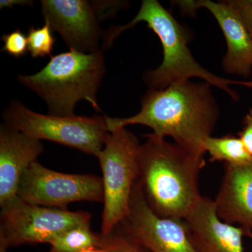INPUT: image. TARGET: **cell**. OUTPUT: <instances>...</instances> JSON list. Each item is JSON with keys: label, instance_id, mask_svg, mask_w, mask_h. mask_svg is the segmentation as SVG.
Segmentation results:
<instances>
[{"label": "cell", "instance_id": "cell-23", "mask_svg": "<svg viewBox=\"0 0 252 252\" xmlns=\"http://www.w3.org/2000/svg\"><path fill=\"white\" fill-rule=\"evenodd\" d=\"M33 4L32 1L29 0H1L0 1V9L5 8H13L16 5H31Z\"/></svg>", "mask_w": 252, "mask_h": 252}, {"label": "cell", "instance_id": "cell-25", "mask_svg": "<svg viewBox=\"0 0 252 252\" xmlns=\"http://www.w3.org/2000/svg\"><path fill=\"white\" fill-rule=\"evenodd\" d=\"M7 247L2 242H0V252H7Z\"/></svg>", "mask_w": 252, "mask_h": 252}, {"label": "cell", "instance_id": "cell-15", "mask_svg": "<svg viewBox=\"0 0 252 252\" xmlns=\"http://www.w3.org/2000/svg\"><path fill=\"white\" fill-rule=\"evenodd\" d=\"M205 152L209 154L210 161L224 162L225 164L247 163L251 161L252 157L241 140L233 135L207 137L203 142Z\"/></svg>", "mask_w": 252, "mask_h": 252}, {"label": "cell", "instance_id": "cell-10", "mask_svg": "<svg viewBox=\"0 0 252 252\" xmlns=\"http://www.w3.org/2000/svg\"><path fill=\"white\" fill-rule=\"evenodd\" d=\"M41 11L53 32H56L69 50L83 54L101 51L103 31L91 1L86 0H43Z\"/></svg>", "mask_w": 252, "mask_h": 252}, {"label": "cell", "instance_id": "cell-14", "mask_svg": "<svg viewBox=\"0 0 252 252\" xmlns=\"http://www.w3.org/2000/svg\"><path fill=\"white\" fill-rule=\"evenodd\" d=\"M219 217L252 233V160L247 163L225 164V172L216 198Z\"/></svg>", "mask_w": 252, "mask_h": 252}, {"label": "cell", "instance_id": "cell-9", "mask_svg": "<svg viewBox=\"0 0 252 252\" xmlns=\"http://www.w3.org/2000/svg\"><path fill=\"white\" fill-rule=\"evenodd\" d=\"M118 226L151 252H197L185 220L164 218L154 213L146 202L137 180L128 213Z\"/></svg>", "mask_w": 252, "mask_h": 252}, {"label": "cell", "instance_id": "cell-24", "mask_svg": "<svg viewBox=\"0 0 252 252\" xmlns=\"http://www.w3.org/2000/svg\"><path fill=\"white\" fill-rule=\"evenodd\" d=\"M79 252H109L107 249L104 248H92L83 250Z\"/></svg>", "mask_w": 252, "mask_h": 252}, {"label": "cell", "instance_id": "cell-4", "mask_svg": "<svg viewBox=\"0 0 252 252\" xmlns=\"http://www.w3.org/2000/svg\"><path fill=\"white\" fill-rule=\"evenodd\" d=\"M105 71L103 51L83 54L69 51L51 56L39 72L18 75V81L45 101L50 115L73 117L81 100L102 112L97 93Z\"/></svg>", "mask_w": 252, "mask_h": 252}, {"label": "cell", "instance_id": "cell-1", "mask_svg": "<svg viewBox=\"0 0 252 252\" xmlns=\"http://www.w3.org/2000/svg\"><path fill=\"white\" fill-rule=\"evenodd\" d=\"M211 84L190 80L177 83L164 90L149 89L132 117L105 115L109 132L129 125L150 127L154 135L172 137L174 142L192 153L204 156V141L212 136L220 118V107Z\"/></svg>", "mask_w": 252, "mask_h": 252}, {"label": "cell", "instance_id": "cell-17", "mask_svg": "<svg viewBox=\"0 0 252 252\" xmlns=\"http://www.w3.org/2000/svg\"><path fill=\"white\" fill-rule=\"evenodd\" d=\"M28 51L33 59L51 56L56 38L49 23L45 21L43 27L30 28L28 33Z\"/></svg>", "mask_w": 252, "mask_h": 252}, {"label": "cell", "instance_id": "cell-8", "mask_svg": "<svg viewBox=\"0 0 252 252\" xmlns=\"http://www.w3.org/2000/svg\"><path fill=\"white\" fill-rule=\"evenodd\" d=\"M17 195L34 205L67 209L68 204L74 202L103 203V184L102 177L62 173L36 160L21 177Z\"/></svg>", "mask_w": 252, "mask_h": 252}, {"label": "cell", "instance_id": "cell-7", "mask_svg": "<svg viewBox=\"0 0 252 252\" xmlns=\"http://www.w3.org/2000/svg\"><path fill=\"white\" fill-rule=\"evenodd\" d=\"M91 214L40 206L18 197L1 207L0 242L8 248L30 244L51 243L74 227L91 225Z\"/></svg>", "mask_w": 252, "mask_h": 252}, {"label": "cell", "instance_id": "cell-13", "mask_svg": "<svg viewBox=\"0 0 252 252\" xmlns=\"http://www.w3.org/2000/svg\"><path fill=\"white\" fill-rule=\"evenodd\" d=\"M44 152L41 140L0 126V207L17 197L21 177Z\"/></svg>", "mask_w": 252, "mask_h": 252}, {"label": "cell", "instance_id": "cell-19", "mask_svg": "<svg viewBox=\"0 0 252 252\" xmlns=\"http://www.w3.org/2000/svg\"><path fill=\"white\" fill-rule=\"evenodd\" d=\"M4 42L1 51L19 59L27 54L28 51V38L20 29L15 30L9 34L1 36Z\"/></svg>", "mask_w": 252, "mask_h": 252}, {"label": "cell", "instance_id": "cell-21", "mask_svg": "<svg viewBox=\"0 0 252 252\" xmlns=\"http://www.w3.org/2000/svg\"><path fill=\"white\" fill-rule=\"evenodd\" d=\"M246 25L252 37V0H228Z\"/></svg>", "mask_w": 252, "mask_h": 252}, {"label": "cell", "instance_id": "cell-26", "mask_svg": "<svg viewBox=\"0 0 252 252\" xmlns=\"http://www.w3.org/2000/svg\"><path fill=\"white\" fill-rule=\"evenodd\" d=\"M248 237H249V238L251 239V240H252V233H250V234H249Z\"/></svg>", "mask_w": 252, "mask_h": 252}, {"label": "cell", "instance_id": "cell-12", "mask_svg": "<svg viewBox=\"0 0 252 252\" xmlns=\"http://www.w3.org/2000/svg\"><path fill=\"white\" fill-rule=\"evenodd\" d=\"M184 220L197 252H245V230L220 220L213 200L202 196Z\"/></svg>", "mask_w": 252, "mask_h": 252}, {"label": "cell", "instance_id": "cell-22", "mask_svg": "<svg viewBox=\"0 0 252 252\" xmlns=\"http://www.w3.org/2000/svg\"><path fill=\"white\" fill-rule=\"evenodd\" d=\"M249 154L252 157V108L249 109L243 120V128L238 133Z\"/></svg>", "mask_w": 252, "mask_h": 252}, {"label": "cell", "instance_id": "cell-18", "mask_svg": "<svg viewBox=\"0 0 252 252\" xmlns=\"http://www.w3.org/2000/svg\"><path fill=\"white\" fill-rule=\"evenodd\" d=\"M102 248L109 252H151L126 235L118 225L109 234L103 235Z\"/></svg>", "mask_w": 252, "mask_h": 252}, {"label": "cell", "instance_id": "cell-3", "mask_svg": "<svg viewBox=\"0 0 252 252\" xmlns=\"http://www.w3.org/2000/svg\"><path fill=\"white\" fill-rule=\"evenodd\" d=\"M140 22L147 23L157 34L163 51L160 66L143 74V80L149 89L164 90L172 84L198 78L224 91L233 100H238V93L230 86L252 89V81L219 77L197 63L189 49L187 35L182 25L157 0H144L138 13L130 23L125 26H113L104 32L102 49H109L123 32Z\"/></svg>", "mask_w": 252, "mask_h": 252}, {"label": "cell", "instance_id": "cell-16", "mask_svg": "<svg viewBox=\"0 0 252 252\" xmlns=\"http://www.w3.org/2000/svg\"><path fill=\"white\" fill-rule=\"evenodd\" d=\"M103 235L94 233L91 225L74 227L56 237L49 244L50 252H79L92 248H102Z\"/></svg>", "mask_w": 252, "mask_h": 252}, {"label": "cell", "instance_id": "cell-20", "mask_svg": "<svg viewBox=\"0 0 252 252\" xmlns=\"http://www.w3.org/2000/svg\"><path fill=\"white\" fill-rule=\"evenodd\" d=\"M99 21L110 17L119 10L125 8L127 2L120 1H91Z\"/></svg>", "mask_w": 252, "mask_h": 252}, {"label": "cell", "instance_id": "cell-11", "mask_svg": "<svg viewBox=\"0 0 252 252\" xmlns=\"http://www.w3.org/2000/svg\"><path fill=\"white\" fill-rule=\"evenodd\" d=\"M182 14H193L204 8L216 19L224 35L226 53L222 59L225 72L249 78L252 73V37L243 18L229 1L184 0L175 3Z\"/></svg>", "mask_w": 252, "mask_h": 252}, {"label": "cell", "instance_id": "cell-6", "mask_svg": "<svg viewBox=\"0 0 252 252\" xmlns=\"http://www.w3.org/2000/svg\"><path fill=\"white\" fill-rule=\"evenodd\" d=\"M4 124L37 140L56 142L97 157L109 134L105 115L59 117L33 112L11 101L2 114Z\"/></svg>", "mask_w": 252, "mask_h": 252}, {"label": "cell", "instance_id": "cell-5", "mask_svg": "<svg viewBox=\"0 0 252 252\" xmlns=\"http://www.w3.org/2000/svg\"><path fill=\"white\" fill-rule=\"evenodd\" d=\"M138 138L126 127L109 132L98 155L103 184L101 233L109 234L127 215L139 171Z\"/></svg>", "mask_w": 252, "mask_h": 252}, {"label": "cell", "instance_id": "cell-2", "mask_svg": "<svg viewBox=\"0 0 252 252\" xmlns=\"http://www.w3.org/2000/svg\"><path fill=\"white\" fill-rule=\"evenodd\" d=\"M144 136L137 178L144 199L159 217L184 220L202 197L199 177L204 156L153 133Z\"/></svg>", "mask_w": 252, "mask_h": 252}]
</instances>
